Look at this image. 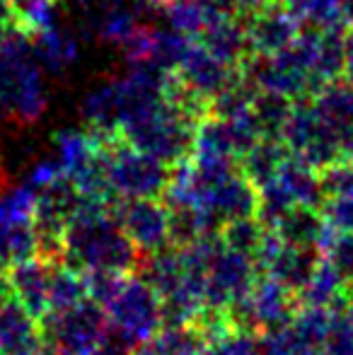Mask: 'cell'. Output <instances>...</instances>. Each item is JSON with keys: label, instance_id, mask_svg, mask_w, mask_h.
<instances>
[{"label": "cell", "instance_id": "1", "mask_svg": "<svg viewBox=\"0 0 353 355\" xmlns=\"http://www.w3.org/2000/svg\"><path fill=\"white\" fill-rule=\"evenodd\" d=\"M63 263L83 273H133L143 261L136 244L121 230L112 203L83 198L61 234Z\"/></svg>", "mask_w": 353, "mask_h": 355}, {"label": "cell", "instance_id": "2", "mask_svg": "<svg viewBox=\"0 0 353 355\" xmlns=\"http://www.w3.org/2000/svg\"><path fill=\"white\" fill-rule=\"evenodd\" d=\"M198 123L201 121L196 116L177 107L165 94L157 107L128 121L121 128V138L170 167H177L179 162L191 157Z\"/></svg>", "mask_w": 353, "mask_h": 355}, {"label": "cell", "instance_id": "3", "mask_svg": "<svg viewBox=\"0 0 353 355\" xmlns=\"http://www.w3.org/2000/svg\"><path fill=\"white\" fill-rule=\"evenodd\" d=\"M104 312L109 319V336L131 351L165 327V307L157 290L141 273L123 276L117 293L107 300Z\"/></svg>", "mask_w": 353, "mask_h": 355}, {"label": "cell", "instance_id": "4", "mask_svg": "<svg viewBox=\"0 0 353 355\" xmlns=\"http://www.w3.org/2000/svg\"><path fill=\"white\" fill-rule=\"evenodd\" d=\"M104 153H107V179L114 201L165 196L172 179L170 164L138 150L121 136L104 141Z\"/></svg>", "mask_w": 353, "mask_h": 355}, {"label": "cell", "instance_id": "5", "mask_svg": "<svg viewBox=\"0 0 353 355\" xmlns=\"http://www.w3.org/2000/svg\"><path fill=\"white\" fill-rule=\"evenodd\" d=\"M39 327L44 351L51 355H85L109 338L107 312L89 297L61 312H46Z\"/></svg>", "mask_w": 353, "mask_h": 355}, {"label": "cell", "instance_id": "6", "mask_svg": "<svg viewBox=\"0 0 353 355\" xmlns=\"http://www.w3.org/2000/svg\"><path fill=\"white\" fill-rule=\"evenodd\" d=\"M37 189L27 182L0 187V259L8 266L39 254Z\"/></svg>", "mask_w": 353, "mask_h": 355}, {"label": "cell", "instance_id": "7", "mask_svg": "<svg viewBox=\"0 0 353 355\" xmlns=\"http://www.w3.org/2000/svg\"><path fill=\"white\" fill-rule=\"evenodd\" d=\"M257 278L259 268L255 259L225 247L218 234V242L206 263V307L227 312L237 300L250 293Z\"/></svg>", "mask_w": 353, "mask_h": 355}, {"label": "cell", "instance_id": "8", "mask_svg": "<svg viewBox=\"0 0 353 355\" xmlns=\"http://www.w3.org/2000/svg\"><path fill=\"white\" fill-rule=\"evenodd\" d=\"M298 297L283 285L266 276H259L250 293L240 297L227 312L237 329H247L252 334H261L268 329L283 327L295 314Z\"/></svg>", "mask_w": 353, "mask_h": 355}, {"label": "cell", "instance_id": "9", "mask_svg": "<svg viewBox=\"0 0 353 355\" xmlns=\"http://www.w3.org/2000/svg\"><path fill=\"white\" fill-rule=\"evenodd\" d=\"M112 211L141 257H150L172 244L170 208L162 198H126L112 206Z\"/></svg>", "mask_w": 353, "mask_h": 355}, {"label": "cell", "instance_id": "10", "mask_svg": "<svg viewBox=\"0 0 353 355\" xmlns=\"http://www.w3.org/2000/svg\"><path fill=\"white\" fill-rule=\"evenodd\" d=\"M255 263L259 268V276L271 278L298 297L317 266V249L288 244L273 230H268V237Z\"/></svg>", "mask_w": 353, "mask_h": 355}, {"label": "cell", "instance_id": "11", "mask_svg": "<svg viewBox=\"0 0 353 355\" xmlns=\"http://www.w3.org/2000/svg\"><path fill=\"white\" fill-rule=\"evenodd\" d=\"M175 75L184 87L191 89L193 94H198V97L211 104L218 94L225 92L227 87H232L245 75V68H237L221 61L203 44H198L193 39L189 51L184 53L182 63L177 66Z\"/></svg>", "mask_w": 353, "mask_h": 355}, {"label": "cell", "instance_id": "12", "mask_svg": "<svg viewBox=\"0 0 353 355\" xmlns=\"http://www.w3.org/2000/svg\"><path fill=\"white\" fill-rule=\"evenodd\" d=\"M255 56H273L288 49L300 34V22L293 17L283 0H271L247 22Z\"/></svg>", "mask_w": 353, "mask_h": 355}, {"label": "cell", "instance_id": "13", "mask_svg": "<svg viewBox=\"0 0 353 355\" xmlns=\"http://www.w3.org/2000/svg\"><path fill=\"white\" fill-rule=\"evenodd\" d=\"M53 261L56 259H46L37 254V257L10 266V295L37 319H42L49 312Z\"/></svg>", "mask_w": 353, "mask_h": 355}, {"label": "cell", "instance_id": "14", "mask_svg": "<svg viewBox=\"0 0 353 355\" xmlns=\"http://www.w3.org/2000/svg\"><path fill=\"white\" fill-rule=\"evenodd\" d=\"M42 348L39 319L10 295L0 302V355H37Z\"/></svg>", "mask_w": 353, "mask_h": 355}, {"label": "cell", "instance_id": "15", "mask_svg": "<svg viewBox=\"0 0 353 355\" xmlns=\"http://www.w3.org/2000/svg\"><path fill=\"white\" fill-rule=\"evenodd\" d=\"M196 42L203 44L213 56H218L221 61L237 68H245L252 61V56H255L250 32H247V22L245 19L230 17V15L208 24Z\"/></svg>", "mask_w": 353, "mask_h": 355}, {"label": "cell", "instance_id": "16", "mask_svg": "<svg viewBox=\"0 0 353 355\" xmlns=\"http://www.w3.org/2000/svg\"><path fill=\"white\" fill-rule=\"evenodd\" d=\"M268 230L278 234L283 242L295 244V247L320 249L329 242V230L322 213L315 206H295L283 213Z\"/></svg>", "mask_w": 353, "mask_h": 355}, {"label": "cell", "instance_id": "17", "mask_svg": "<svg viewBox=\"0 0 353 355\" xmlns=\"http://www.w3.org/2000/svg\"><path fill=\"white\" fill-rule=\"evenodd\" d=\"M34 56H37L39 66L51 75H63L73 63L78 61L80 53V44L78 37L68 27H63L61 22L51 24L44 32L32 37Z\"/></svg>", "mask_w": 353, "mask_h": 355}, {"label": "cell", "instance_id": "18", "mask_svg": "<svg viewBox=\"0 0 353 355\" xmlns=\"http://www.w3.org/2000/svg\"><path fill=\"white\" fill-rule=\"evenodd\" d=\"M206 338L191 324H165L155 336L138 343L128 355H201Z\"/></svg>", "mask_w": 353, "mask_h": 355}, {"label": "cell", "instance_id": "19", "mask_svg": "<svg viewBox=\"0 0 353 355\" xmlns=\"http://www.w3.org/2000/svg\"><path fill=\"white\" fill-rule=\"evenodd\" d=\"M288 157H291V150H288L283 138H261L240 159V169L255 182V187H261L268 179L276 177V172L283 167Z\"/></svg>", "mask_w": 353, "mask_h": 355}, {"label": "cell", "instance_id": "20", "mask_svg": "<svg viewBox=\"0 0 353 355\" xmlns=\"http://www.w3.org/2000/svg\"><path fill=\"white\" fill-rule=\"evenodd\" d=\"M83 300H87L85 273L56 259L51 271V288H49V312H61Z\"/></svg>", "mask_w": 353, "mask_h": 355}, {"label": "cell", "instance_id": "21", "mask_svg": "<svg viewBox=\"0 0 353 355\" xmlns=\"http://www.w3.org/2000/svg\"><path fill=\"white\" fill-rule=\"evenodd\" d=\"M291 97L259 89L255 102H252V116H255L261 138H283V128H286L288 116H291Z\"/></svg>", "mask_w": 353, "mask_h": 355}, {"label": "cell", "instance_id": "22", "mask_svg": "<svg viewBox=\"0 0 353 355\" xmlns=\"http://www.w3.org/2000/svg\"><path fill=\"white\" fill-rule=\"evenodd\" d=\"M266 237H268V227L257 218V215H252V218L230 220V223H225L221 227L223 244L235 249V252L245 254V257H250V259L259 257Z\"/></svg>", "mask_w": 353, "mask_h": 355}, {"label": "cell", "instance_id": "23", "mask_svg": "<svg viewBox=\"0 0 353 355\" xmlns=\"http://www.w3.org/2000/svg\"><path fill=\"white\" fill-rule=\"evenodd\" d=\"M341 290V271L329 261H317L310 281L298 293V300L305 307H327Z\"/></svg>", "mask_w": 353, "mask_h": 355}, {"label": "cell", "instance_id": "24", "mask_svg": "<svg viewBox=\"0 0 353 355\" xmlns=\"http://www.w3.org/2000/svg\"><path fill=\"white\" fill-rule=\"evenodd\" d=\"M302 27H336L344 12V0H283Z\"/></svg>", "mask_w": 353, "mask_h": 355}, {"label": "cell", "instance_id": "25", "mask_svg": "<svg viewBox=\"0 0 353 355\" xmlns=\"http://www.w3.org/2000/svg\"><path fill=\"white\" fill-rule=\"evenodd\" d=\"M58 0H12L15 24L34 37L58 22Z\"/></svg>", "mask_w": 353, "mask_h": 355}, {"label": "cell", "instance_id": "26", "mask_svg": "<svg viewBox=\"0 0 353 355\" xmlns=\"http://www.w3.org/2000/svg\"><path fill=\"white\" fill-rule=\"evenodd\" d=\"M201 355H259L257 334L235 327V329H230V331L206 341Z\"/></svg>", "mask_w": 353, "mask_h": 355}, {"label": "cell", "instance_id": "27", "mask_svg": "<svg viewBox=\"0 0 353 355\" xmlns=\"http://www.w3.org/2000/svg\"><path fill=\"white\" fill-rule=\"evenodd\" d=\"M268 3H271V0H218L223 12L230 15V17L245 19V22H250V19L255 17L261 8H266Z\"/></svg>", "mask_w": 353, "mask_h": 355}, {"label": "cell", "instance_id": "28", "mask_svg": "<svg viewBox=\"0 0 353 355\" xmlns=\"http://www.w3.org/2000/svg\"><path fill=\"white\" fill-rule=\"evenodd\" d=\"M128 353H131V351H128L123 343H119L117 338L109 336L107 341H102L97 348H92V351L85 353V355H128Z\"/></svg>", "mask_w": 353, "mask_h": 355}, {"label": "cell", "instance_id": "29", "mask_svg": "<svg viewBox=\"0 0 353 355\" xmlns=\"http://www.w3.org/2000/svg\"><path fill=\"white\" fill-rule=\"evenodd\" d=\"M10 297V266L0 259V302Z\"/></svg>", "mask_w": 353, "mask_h": 355}, {"label": "cell", "instance_id": "30", "mask_svg": "<svg viewBox=\"0 0 353 355\" xmlns=\"http://www.w3.org/2000/svg\"><path fill=\"white\" fill-rule=\"evenodd\" d=\"M15 24V15H12V0H0V29Z\"/></svg>", "mask_w": 353, "mask_h": 355}, {"label": "cell", "instance_id": "31", "mask_svg": "<svg viewBox=\"0 0 353 355\" xmlns=\"http://www.w3.org/2000/svg\"><path fill=\"white\" fill-rule=\"evenodd\" d=\"M5 184V172H3V162H0V187Z\"/></svg>", "mask_w": 353, "mask_h": 355}, {"label": "cell", "instance_id": "32", "mask_svg": "<svg viewBox=\"0 0 353 355\" xmlns=\"http://www.w3.org/2000/svg\"><path fill=\"white\" fill-rule=\"evenodd\" d=\"M37 355H51V353H49V351H44V348H42V351H39Z\"/></svg>", "mask_w": 353, "mask_h": 355}, {"label": "cell", "instance_id": "33", "mask_svg": "<svg viewBox=\"0 0 353 355\" xmlns=\"http://www.w3.org/2000/svg\"><path fill=\"white\" fill-rule=\"evenodd\" d=\"M0 119H3V112H0Z\"/></svg>", "mask_w": 353, "mask_h": 355}]
</instances>
